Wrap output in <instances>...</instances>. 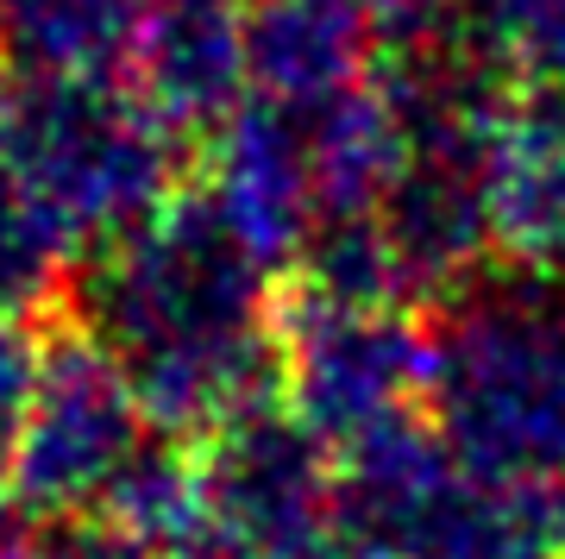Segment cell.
<instances>
[{"label": "cell", "instance_id": "obj_1", "mask_svg": "<svg viewBox=\"0 0 565 559\" xmlns=\"http://www.w3.org/2000/svg\"><path fill=\"white\" fill-rule=\"evenodd\" d=\"M57 315L102 340L158 434L202 440L277 390L270 264L202 189L120 240L76 252Z\"/></svg>", "mask_w": 565, "mask_h": 559}, {"label": "cell", "instance_id": "obj_2", "mask_svg": "<svg viewBox=\"0 0 565 559\" xmlns=\"http://www.w3.org/2000/svg\"><path fill=\"white\" fill-rule=\"evenodd\" d=\"M422 409L484 478H565V271L459 283L427 327Z\"/></svg>", "mask_w": 565, "mask_h": 559}, {"label": "cell", "instance_id": "obj_3", "mask_svg": "<svg viewBox=\"0 0 565 559\" xmlns=\"http://www.w3.org/2000/svg\"><path fill=\"white\" fill-rule=\"evenodd\" d=\"M0 158L57 220L70 252H95L182 196L195 139L120 76L7 70Z\"/></svg>", "mask_w": 565, "mask_h": 559}, {"label": "cell", "instance_id": "obj_4", "mask_svg": "<svg viewBox=\"0 0 565 559\" xmlns=\"http://www.w3.org/2000/svg\"><path fill=\"white\" fill-rule=\"evenodd\" d=\"M145 434H151V421H145L126 371L114 365V352L88 340L76 320L57 315V327H44L32 402H25V421L7 453L20 516L51 521L102 509L107 484L120 478V465L139 453Z\"/></svg>", "mask_w": 565, "mask_h": 559}, {"label": "cell", "instance_id": "obj_5", "mask_svg": "<svg viewBox=\"0 0 565 559\" xmlns=\"http://www.w3.org/2000/svg\"><path fill=\"white\" fill-rule=\"evenodd\" d=\"M427 334L396 302H327L308 289L277 296V390L340 453L422 402Z\"/></svg>", "mask_w": 565, "mask_h": 559}, {"label": "cell", "instance_id": "obj_6", "mask_svg": "<svg viewBox=\"0 0 565 559\" xmlns=\"http://www.w3.org/2000/svg\"><path fill=\"white\" fill-rule=\"evenodd\" d=\"M214 521V553L239 559L277 540L327 528L333 509V446L282 402H252L195 440Z\"/></svg>", "mask_w": 565, "mask_h": 559}, {"label": "cell", "instance_id": "obj_7", "mask_svg": "<svg viewBox=\"0 0 565 559\" xmlns=\"http://www.w3.org/2000/svg\"><path fill=\"white\" fill-rule=\"evenodd\" d=\"M202 145V196L270 271L289 264L302 252L308 226L321 220L308 114L289 101L245 95Z\"/></svg>", "mask_w": 565, "mask_h": 559}, {"label": "cell", "instance_id": "obj_8", "mask_svg": "<svg viewBox=\"0 0 565 559\" xmlns=\"http://www.w3.org/2000/svg\"><path fill=\"white\" fill-rule=\"evenodd\" d=\"M377 226L403 271V296H452L497 252L484 208V145H408L377 196Z\"/></svg>", "mask_w": 565, "mask_h": 559}, {"label": "cell", "instance_id": "obj_9", "mask_svg": "<svg viewBox=\"0 0 565 559\" xmlns=\"http://www.w3.org/2000/svg\"><path fill=\"white\" fill-rule=\"evenodd\" d=\"M490 240L509 264L565 271V101L515 95L484 139Z\"/></svg>", "mask_w": 565, "mask_h": 559}, {"label": "cell", "instance_id": "obj_10", "mask_svg": "<svg viewBox=\"0 0 565 559\" xmlns=\"http://www.w3.org/2000/svg\"><path fill=\"white\" fill-rule=\"evenodd\" d=\"M252 95L315 107L371 76V0H252L245 7Z\"/></svg>", "mask_w": 565, "mask_h": 559}, {"label": "cell", "instance_id": "obj_11", "mask_svg": "<svg viewBox=\"0 0 565 559\" xmlns=\"http://www.w3.org/2000/svg\"><path fill=\"white\" fill-rule=\"evenodd\" d=\"M565 547V497L553 484L471 478L452 491L408 559H553Z\"/></svg>", "mask_w": 565, "mask_h": 559}, {"label": "cell", "instance_id": "obj_12", "mask_svg": "<svg viewBox=\"0 0 565 559\" xmlns=\"http://www.w3.org/2000/svg\"><path fill=\"white\" fill-rule=\"evenodd\" d=\"M145 0H0V57L39 76H120Z\"/></svg>", "mask_w": 565, "mask_h": 559}, {"label": "cell", "instance_id": "obj_13", "mask_svg": "<svg viewBox=\"0 0 565 559\" xmlns=\"http://www.w3.org/2000/svg\"><path fill=\"white\" fill-rule=\"evenodd\" d=\"M296 289L327 302H403V271L390 259L377 208H333L308 226L296 252Z\"/></svg>", "mask_w": 565, "mask_h": 559}, {"label": "cell", "instance_id": "obj_14", "mask_svg": "<svg viewBox=\"0 0 565 559\" xmlns=\"http://www.w3.org/2000/svg\"><path fill=\"white\" fill-rule=\"evenodd\" d=\"M70 240L57 220L44 214L32 189L13 177V164L0 158V315H44L57 308L63 277H70Z\"/></svg>", "mask_w": 565, "mask_h": 559}, {"label": "cell", "instance_id": "obj_15", "mask_svg": "<svg viewBox=\"0 0 565 559\" xmlns=\"http://www.w3.org/2000/svg\"><path fill=\"white\" fill-rule=\"evenodd\" d=\"M515 88L541 101H565V0H534L503 32Z\"/></svg>", "mask_w": 565, "mask_h": 559}, {"label": "cell", "instance_id": "obj_16", "mask_svg": "<svg viewBox=\"0 0 565 559\" xmlns=\"http://www.w3.org/2000/svg\"><path fill=\"white\" fill-rule=\"evenodd\" d=\"M32 559H145L132 540H126V528H114V521L102 516V509H82V516H51L32 528Z\"/></svg>", "mask_w": 565, "mask_h": 559}, {"label": "cell", "instance_id": "obj_17", "mask_svg": "<svg viewBox=\"0 0 565 559\" xmlns=\"http://www.w3.org/2000/svg\"><path fill=\"white\" fill-rule=\"evenodd\" d=\"M39 346H44L39 327H25L20 315H0V460L13 453V434H20L25 402H32Z\"/></svg>", "mask_w": 565, "mask_h": 559}, {"label": "cell", "instance_id": "obj_18", "mask_svg": "<svg viewBox=\"0 0 565 559\" xmlns=\"http://www.w3.org/2000/svg\"><path fill=\"white\" fill-rule=\"evenodd\" d=\"M440 13H452L459 25H471V32H490V39H503L509 25L522 20L534 0H434Z\"/></svg>", "mask_w": 565, "mask_h": 559}, {"label": "cell", "instance_id": "obj_19", "mask_svg": "<svg viewBox=\"0 0 565 559\" xmlns=\"http://www.w3.org/2000/svg\"><path fill=\"white\" fill-rule=\"evenodd\" d=\"M239 559H359L333 528H315V535H296V540H277V547H258V553H239Z\"/></svg>", "mask_w": 565, "mask_h": 559}, {"label": "cell", "instance_id": "obj_20", "mask_svg": "<svg viewBox=\"0 0 565 559\" xmlns=\"http://www.w3.org/2000/svg\"><path fill=\"white\" fill-rule=\"evenodd\" d=\"M13 521H20V497H13V478H7V460H0V547L13 535Z\"/></svg>", "mask_w": 565, "mask_h": 559}, {"label": "cell", "instance_id": "obj_21", "mask_svg": "<svg viewBox=\"0 0 565 559\" xmlns=\"http://www.w3.org/2000/svg\"><path fill=\"white\" fill-rule=\"evenodd\" d=\"M0 559H32V547H0Z\"/></svg>", "mask_w": 565, "mask_h": 559}, {"label": "cell", "instance_id": "obj_22", "mask_svg": "<svg viewBox=\"0 0 565 559\" xmlns=\"http://www.w3.org/2000/svg\"><path fill=\"white\" fill-rule=\"evenodd\" d=\"M0 82H7V57H0Z\"/></svg>", "mask_w": 565, "mask_h": 559}]
</instances>
